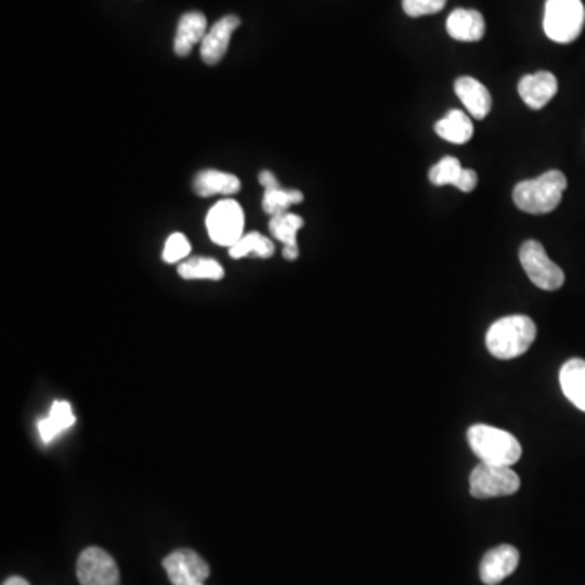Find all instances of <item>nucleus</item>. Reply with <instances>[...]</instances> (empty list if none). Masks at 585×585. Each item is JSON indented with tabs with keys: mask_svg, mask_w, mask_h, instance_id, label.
Wrapping results in <instances>:
<instances>
[{
	"mask_svg": "<svg viewBox=\"0 0 585 585\" xmlns=\"http://www.w3.org/2000/svg\"><path fill=\"white\" fill-rule=\"evenodd\" d=\"M535 337L536 325L529 315H507L487 328L486 348L497 360H512L529 351Z\"/></svg>",
	"mask_w": 585,
	"mask_h": 585,
	"instance_id": "obj_1",
	"label": "nucleus"
},
{
	"mask_svg": "<svg viewBox=\"0 0 585 585\" xmlns=\"http://www.w3.org/2000/svg\"><path fill=\"white\" fill-rule=\"evenodd\" d=\"M568 179L558 169L546 171L535 179H526L514 187V204L530 214L549 213L558 207Z\"/></svg>",
	"mask_w": 585,
	"mask_h": 585,
	"instance_id": "obj_2",
	"label": "nucleus"
},
{
	"mask_svg": "<svg viewBox=\"0 0 585 585\" xmlns=\"http://www.w3.org/2000/svg\"><path fill=\"white\" fill-rule=\"evenodd\" d=\"M468 444L483 464L512 467L520 460L522 447L516 435L490 425H473L467 431Z\"/></svg>",
	"mask_w": 585,
	"mask_h": 585,
	"instance_id": "obj_3",
	"label": "nucleus"
},
{
	"mask_svg": "<svg viewBox=\"0 0 585 585\" xmlns=\"http://www.w3.org/2000/svg\"><path fill=\"white\" fill-rule=\"evenodd\" d=\"M585 23L582 0H546L543 29L551 41L568 44L578 38Z\"/></svg>",
	"mask_w": 585,
	"mask_h": 585,
	"instance_id": "obj_4",
	"label": "nucleus"
},
{
	"mask_svg": "<svg viewBox=\"0 0 585 585\" xmlns=\"http://www.w3.org/2000/svg\"><path fill=\"white\" fill-rule=\"evenodd\" d=\"M520 478L510 467L483 464L473 468L470 474V494L477 499L512 496L519 491Z\"/></svg>",
	"mask_w": 585,
	"mask_h": 585,
	"instance_id": "obj_5",
	"label": "nucleus"
},
{
	"mask_svg": "<svg viewBox=\"0 0 585 585\" xmlns=\"http://www.w3.org/2000/svg\"><path fill=\"white\" fill-rule=\"evenodd\" d=\"M520 263L533 285L545 291H555L564 283V272L556 265L538 240H525L519 250Z\"/></svg>",
	"mask_w": 585,
	"mask_h": 585,
	"instance_id": "obj_6",
	"label": "nucleus"
},
{
	"mask_svg": "<svg viewBox=\"0 0 585 585\" xmlns=\"http://www.w3.org/2000/svg\"><path fill=\"white\" fill-rule=\"evenodd\" d=\"M208 236L218 246L233 247L244 236V210L236 200L218 202L208 211L207 220Z\"/></svg>",
	"mask_w": 585,
	"mask_h": 585,
	"instance_id": "obj_7",
	"label": "nucleus"
},
{
	"mask_svg": "<svg viewBox=\"0 0 585 585\" xmlns=\"http://www.w3.org/2000/svg\"><path fill=\"white\" fill-rule=\"evenodd\" d=\"M77 577L80 585H120L119 568L109 552L90 546L78 556Z\"/></svg>",
	"mask_w": 585,
	"mask_h": 585,
	"instance_id": "obj_8",
	"label": "nucleus"
},
{
	"mask_svg": "<svg viewBox=\"0 0 585 585\" xmlns=\"http://www.w3.org/2000/svg\"><path fill=\"white\" fill-rule=\"evenodd\" d=\"M162 568L172 585H202L210 575L205 559L194 549L181 548L162 559Z\"/></svg>",
	"mask_w": 585,
	"mask_h": 585,
	"instance_id": "obj_9",
	"label": "nucleus"
},
{
	"mask_svg": "<svg viewBox=\"0 0 585 585\" xmlns=\"http://www.w3.org/2000/svg\"><path fill=\"white\" fill-rule=\"evenodd\" d=\"M519 551L510 545L490 549L480 562V578L483 584L497 585L509 577L519 566Z\"/></svg>",
	"mask_w": 585,
	"mask_h": 585,
	"instance_id": "obj_10",
	"label": "nucleus"
},
{
	"mask_svg": "<svg viewBox=\"0 0 585 585\" xmlns=\"http://www.w3.org/2000/svg\"><path fill=\"white\" fill-rule=\"evenodd\" d=\"M239 25L240 20L236 15H226L208 29L204 41L200 42V57L205 64L217 65L223 58L230 46L231 35Z\"/></svg>",
	"mask_w": 585,
	"mask_h": 585,
	"instance_id": "obj_11",
	"label": "nucleus"
},
{
	"mask_svg": "<svg viewBox=\"0 0 585 585\" xmlns=\"http://www.w3.org/2000/svg\"><path fill=\"white\" fill-rule=\"evenodd\" d=\"M558 93V80L551 72L540 70L525 75L519 81V94L523 103L532 109H542Z\"/></svg>",
	"mask_w": 585,
	"mask_h": 585,
	"instance_id": "obj_12",
	"label": "nucleus"
},
{
	"mask_svg": "<svg viewBox=\"0 0 585 585\" xmlns=\"http://www.w3.org/2000/svg\"><path fill=\"white\" fill-rule=\"evenodd\" d=\"M455 94L474 119H484L491 110V94L481 81L473 77L455 80Z\"/></svg>",
	"mask_w": 585,
	"mask_h": 585,
	"instance_id": "obj_13",
	"label": "nucleus"
},
{
	"mask_svg": "<svg viewBox=\"0 0 585 585\" xmlns=\"http://www.w3.org/2000/svg\"><path fill=\"white\" fill-rule=\"evenodd\" d=\"M207 35V18L204 13H184L179 20L178 31L174 38V52L179 57L191 54L192 48L197 42L204 41Z\"/></svg>",
	"mask_w": 585,
	"mask_h": 585,
	"instance_id": "obj_14",
	"label": "nucleus"
},
{
	"mask_svg": "<svg viewBox=\"0 0 585 585\" xmlns=\"http://www.w3.org/2000/svg\"><path fill=\"white\" fill-rule=\"evenodd\" d=\"M447 32L457 41L473 42L483 38L484 18L477 10L455 9L447 18Z\"/></svg>",
	"mask_w": 585,
	"mask_h": 585,
	"instance_id": "obj_15",
	"label": "nucleus"
},
{
	"mask_svg": "<svg viewBox=\"0 0 585 585\" xmlns=\"http://www.w3.org/2000/svg\"><path fill=\"white\" fill-rule=\"evenodd\" d=\"M304 226V221L299 214L289 213H280L276 217H272L269 223L270 233L275 239H278L280 243H283V257L286 260H296L299 256L298 240V231Z\"/></svg>",
	"mask_w": 585,
	"mask_h": 585,
	"instance_id": "obj_16",
	"label": "nucleus"
},
{
	"mask_svg": "<svg viewBox=\"0 0 585 585\" xmlns=\"http://www.w3.org/2000/svg\"><path fill=\"white\" fill-rule=\"evenodd\" d=\"M559 384H561L566 399L575 408L585 412V361L581 358L566 361L559 370Z\"/></svg>",
	"mask_w": 585,
	"mask_h": 585,
	"instance_id": "obj_17",
	"label": "nucleus"
},
{
	"mask_svg": "<svg viewBox=\"0 0 585 585\" xmlns=\"http://www.w3.org/2000/svg\"><path fill=\"white\" fill-rule=\"evenodd\" d=\"M240 188V181L230 172L207 171L198 172L194 179L195 194L200 197H211V195H233L237 194Z\"/></svg>",
	"mask_w": 585,
	"mask_h": 585,
	"instance_id": "obj_18",
	"label": "nucleus"
},
{
	"mask_svg": "<svg viewBox=\"0 0 585 585\" xmlns=\"http://www.w3.org/2000/svg\"><path fill=\"white\" fill-rule=\"evenodd\" d=\"M75 415L72 405L64 400H57L54 405L51 406V412L46 418L39 419L38 429L39 435H41L42 442L49 444L52 439L57 438L65 429L74 426Z\"/></svg>",
	"mask_w": 585,
	"mask_h": 585,
	"instance_id": "obj_19",
	"label": "nucleus"
},
{
	"mask_svg": "<svg viewBox=\"0 0 585 585\" xmlns=\"http://www.w3.org/2000/svg\"><path fill=\"white\" fill-rule=\"evenodd\" d=\"M441 139L451 143H467L473 135V123L464 110L452 109L434 127Z\"/></svg>",
	"mask_w": 585,
	"mask_h": 585,
	"instance_id": "obj_20",
	"label": "nucleus"
},
{
	"mask_svg": "<svg viewBox=\"0 0 585 585\" xmlns=\"http://www.w3.org/2000/svg\"><path fill=\"white\" fill-rule=\"evenodd\" d=\"M250 253L260 257V259H270L275 253V246L269 237L252 231V233L244 234L233 247H230V256L233 259H243Z\"/></svg>",
	"mask_w": 585,
	"mask_h": 585,
	"instance_id": "obj_21",
	"label": "nucleus"
},
{
	"mask_svg": "<svg viewBox=\"0 0 585 585\" xmlns=\"http://www.w3.org/2000/svg\"><path fill=\"white\" fill-rule=\"evenodd\" d=\"M179 275L184 280H221L224 276L223 266L214 259L192 257L179 263Z\"/></svg>",
	"mask_w": 585,
	"mask_h": 585,
	"instance_id": "obj_22",
	"label": "nucleus"
},
{
	"mask_svg": "<svg viewBox=\"0 0 585 585\" xmlns=\"http://www.w3.org/2000/svg\"><path fill=\"white\" fill-rule=\"evenodd\" d=\"M304 195L299 191H286L282 185L265 188L262 197V208L270 217H276L280 213H286L291 205L301 204Z\"/></svg>",
	"mask_w": 585,
	"mask_h": 585,
	"instance_id": "obj_23",
	"label": "nucleus"
},
{
	"mask_svg": "<svg viewBox=\"0 0 585 585\" xmlns=\"http://www.w3.org/2000/svg\"><path fill=\"white\" fill-rule=\"evenodd\" d=\"M464 169L457 158L445 156L438 165L432 166L431 171H429V181L439 187L441 185H454L455 187Z\"/></svg>",
	"mask_w": 585,
	"mask_h": 585,
	"instance_id": "obj_24",
	"label": "nucleus"
},
{
	"mask_svg": "<svg viewBox=\"0 0 585 585\" xmlns=\"http://www.w3.org/2000/svg\"><path fill=\"white\" fill-rule=\"evenodd\" d=\"M191 243L182 233H172L166 239L165 249H162V260L166 263H176L184 260L191 253Z\"/></svg>",
	"mask_w": 585,
	"mask_h": 585,
	"instance_id": "obj_25",
	"label": "nucleus"
},
{
	"mask_svg": "<svg viewBox=\"0 0 585 585\" xmlns=\"http://www.w3.org/2000/svg\"><path fill=\"white\" fill-rule=\"evenodd\" d=\"M445 2L447 0H402V6L406 15L416 18V16L432 15V13L441 12Z\"/></svg>",
	"mask_w": 585,
	"mask_h": 585,
	"instance_id": "obj_26",
	"label": "nucleus"
},
{
	"mask_svg": "<svg viewBox=\"0 0 585 585\" xmlns=\"http://www.w3.org/2000/svg\"><path fill=\"white\" fill-rule=\"evenodd\" d=\"M478 184V174L473 169H464L461 172L460 179H458L457 185L455 187L461 192H471Z\"/></svg>",
	"mask_w": 585,
	"mask_h": 585,
	"instance_id": "obj_27",
	"label": "nucleus"
},
{
	"mask_svg": "<svg viewBox=\"0 0 585 585\" xmlns=\"http://www.w3.org/2000/svg\"><path fill=\"white\" fill-rule=\"evenodd\" d=\"M259 182L260 185H262L263 188H272L276 187L278 184V181H276L275 174H273L272 171H262L259 174Z\"/></svg>",
	"mask_w": 585,
	"mask_h": 585,
	"instance_id": "obj_28",
	"label": "nucleus"
},
{
	"mask_svg": "<svg viewBox=\"0 0 585 585\" xmlns=\"http://www.w3.org/2000/svg\"><path fill=\"white\" fill-rule=\"evenodd\" d=\"M2 585H29V582L26 578L18 577V575H13V577L6 578Z\"/></svg>",
	"mask_w": 585,
	"mask_h": 585,
	"instance_id": "obj_29",
	"label": "nucleus"
},
{
	"mask_svg": "<svg viewBox=\"0 0 585 585\" xmlns=\"http://www.w3.org/2000/svg\"><path fill=\"white\" fill-rule=\"evenodd\" d=\"M202 585H204V584H202Z\"/></svg>",
	"mask_w": 585,
	"mask_h": 585,
	"instance_id": "obj_30",
	"label": "nucleus"
}]
</instances>
